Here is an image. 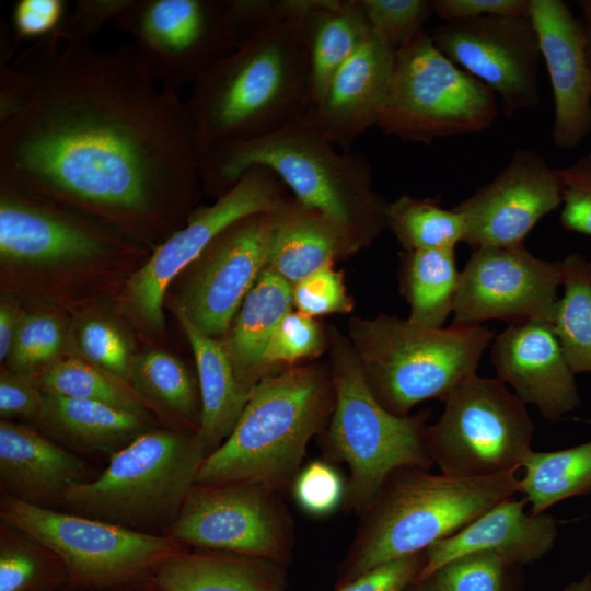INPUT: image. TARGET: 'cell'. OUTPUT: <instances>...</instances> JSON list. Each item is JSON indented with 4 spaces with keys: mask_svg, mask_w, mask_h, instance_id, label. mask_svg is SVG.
<instances>
[{
    "mask_svg": "<svg viewBox=\"0 0 591 591\" xmlns=\"http://www.w3.org/2000/svg\"><path fill=\"white\" fill-rule=\"evenodd\" d=\"M371 30L362 0H332L303 20L301 35L310 61L312 106Z\"/></svg>",
    "mask_w": 591,
    "mask_h": 591,
    "instance_id": "29",
    "label": "cell"
},
{
    "mask_svg": "<svg viewBox=\"0 0 591 591\" xmlns=\"http://www.w3.org/2000/svg\"><path fill=\"white\" fill-rule=\"evenodd\" d=\"M11 65L21 101L0 123L2 184L127 225L188 218L202 185L186 102L131 43L102 53L56 28Z\"/></svg>",
    "mask_w": 591,
    "mask_h": 591,
    "instance_id": "1",
    "label": "cell"
},
{
    "mask_svg": "<svg viewBox=\"0 0 591 591\" xmlns=\"http://www.w3.org/2000/svg\"><path fill=\"white\" fill-rule=\"evenodd\" d=\"M525 499L507 498L470 522L453 535L425 551L418 575L425 581L450 560L477 552H491L511 565L532 563L554 546L558 530L547 513H526Z\"/></svg>",
    "mask_w": 591,
    "mask_h": 591,
    "instance_id": "23",
    "label": "cell"
},
{
    "mask_svg": "<svg viewBox=\"0 0 591 591\" xmlns=\"http://www.w3.org/2000/svg\"><path fill=\"white\" fill-rule=\"evenodd\" d=\"M107 236L49 198L1 183L0 255L11 264L82 262L104 254Z\"/></svg>",
    "mask_w": 591,
    "mask_h": 591,
    "instance_id": "19",
    "label": "cell"
},
{
    "mask_svg": "<svg viewBox=\"0 0 591 591\" xmlns=\"http://www.w3.org/2000/svg\"><path fill=\"white\" fill-rule=\"evenodd\" d=\"M275 491L253 484H195L166 535L197 547L282 559L293 530Z\"/></svg>",
    "mask_w": 591,
    "mask_h": 591,
    "instance_id": "14",
    "label": "cell"
},
{
    "mask_svg": "<svg viewBox=\"0 0 591 591\" xmlns=\"http://www.w3.org/2000/svg\"><path fill=\"white\" fill-rule=\"evenodd\" d=\"M372 30L395 50L415 39L433 13L431 0H362Z\"/></svg>",
    "mask_w": 591,
    "mask_h": 591,
    "instance_id": "38",
    "label": "cell"
},
{
    "mask_svg": "<svg viewBox=\"0 0 591 591\" xmlns=\"http://www.w3.org/2000/svg\"><path fill=\"white\" fill-rule=\"evenodd\" d=\"M454 251L424 250L404 255L403 289L410 305L409 323L438 329L453 312L461 274Z\"/></svg>",
    "mask_w": 591,
    "mask_h": 591,
    "instance_id": "30",
    "label": "cell"
},
{
    "mask_svg": "<svg viewBox=\"0 0 591 591\" xmlns=\"http://www.w3.org/2000/svg\"><path fill=\"white\" fill-rule=\"evenodd\" d=\"M323 348L324 336L318 324L311 316L290 311L270 335L263 355V369L316 356Z\"/></svg>",
    "mask_w": 591,
    "mask_h": 591,
    "instance_id": "39",
    "label": "cell"
},
{
    "mask_svg": "<svg viewBox=\"0 0 591 591\" xmlns=\"http://www.w3.org/2000/svg\"><path fill=\"white\" fill-rule=\"evenodd\" d=\"M440 196L417 198L402 195L386 207V228L406 252L455 250L464 241L465 224L452 207L445 209Z\"/></svg>",
    "mask_w": 591,
    "mask_h": 591,
    "instance_id": "33",
    "label": "cell"
},
{
    "mask_svg": "<svg viewBox=\"0 0 591 591\" xmlns=\"http://www.w3.org/2000/svg\"><path fill=\"white\" fill-rule=\"evenodd\" d=\"M579 254L563 259L564 296L558 300L553 327L565 357L576 373L591 372V277Z\"/></svg>",
    "mask_w": 591,
    "mask_h": 591,
    "instance_id": "34",
    "label": "cell"
},
{
    "mask_svg": "<svg viewBox=\"0 0 591 591\" xmlns=\"http://www.w3.org/2000/svg\"><path fill=\"white\" fill-rule=\"evenodd\" d=\"M555 105L552 139L556 148H577L591 132V72L580 19L563 0H529Z\"/></svg>",
    "mask_w": 591,
    "mask_h": 591,
    "instance_id": "20",
    "label": "cell"
},
{
    "mask_svg": "<svg viewBox=\"0 0 591 591\" xmlns=\"http://www.w3.org/2000/svg\"><path fill=\"white\" fill-rule=\"evenodd\" d=\"M587 268H588V273H589V275L591 277V260L590 262L588 260Z\"/></svg>",
    "mask_w": 591,
    "mask_h": 591,
    "instance_id": "54",
    "label": "cell"
},
{
    "mask_svg": "<svg viewBox=\"0 0 591 591\" xmlns=\"http://www.w3.org/2000/svg\"><path fill=\"white\" fill-rule=\"evenodd\" d=\"M285 199V184L279 177L256 165L215 204L193 209L186 223L165 239L128 281L127 299L135 313L149 326L161 328L165 291L172 280L232 224L256 213L273 212Z\"/></svg>",
    "mask_w": 591,
    "mask_h": 591,
    "instance_id": "13",
    "label": "cell"
},
{
    "mask_svg": "<svg viewBox=\"0 0 591 591\" xmlns=\"http://www.w3.org/2000/svg\"><path fill=\"white\" fill-rule=\"evenodd\" d=\"M517 493L515 472L484 477H453L420 467L394 472L363 509L348 582L386 561L424 553Z\"/></svg>",
    "mask_w": 591,
    "mask_h": 591,
    "instance_id": "5",
    "label": "cell"
},
{
    "mask_svg": "<svg viewBox=\"0 0 591 591\" xmlns=\"http://www.w3.org/2000/svg\"><path fill=\"white\" fill-rule=\"evenodd\" d=\"M36 382L46 394L96 401L143 414L139 399L125 382L78 358L53 363Z\"/></svg>",
    "mask_w": 591,
    "mask_h": 591,
    "instance_id": "35",
    "label": "cell"
},
{
    "mask_svg": "<svg viewBox=\"0 0 591 591\" xmlns=\"http://www.w3.org/2000/svg\"><path fill=\"white\" fill-rule=\"evenodd\" d=\"M332 383L334 407L326 445L329 456L349 467L346 502L363 510L394 472L432 465L427 428L422 418L393 414L380 403L356 351L346 345L335 347Z\"/></svg>",
    "mask_w": 591,
    "mask_h": 591,
    "instance_id": "8",
    "label": "cell"
},
{
    "mask_svg": "<svg viewBox=\"0 0 591 591\" xmlns=\"http://www.w3.org/2000/svg\"><path fill=\"white\" fill-rule=\"evenodd\" d=\"M576 3L581 11L580 23L583 35L584 51L591 72V0H579Z\"/></svg>",
    "mask_w": 591,
    "mask_h": 591,
    "instance_id": "52",
    "label": "cell"
},
{
    "mask_svg": "<svg viewBox=\"0 0 591 591\" xmlns=\"http://www.w3.org/2000/svg\"><path fill=\"white\" fill-rule=\"evenodd\" d=\"M207 455L198 431H146L112 454L97 478L72 484L60 500L72 513L135 531L169 526Z\"/></svg>",
    "mask_w": 591,
    "mask_h": 591,
    "instance_id": "7",
    "label": "cell"
},
{
    "mask_svg": "<svg viewBox=\"0 0 591 591\" xmlns=\"http://www.w3.org/2000/svg\"><path fill=\"white\" fill-rule=\"evenodd\" d=\"M267 267L292 287L359 245L341 229L296 198L274 211Z\"/></svg>",
    "mask_w": 591,
    "mask_h": 591,
    "instance_id": "25",
    "label": "cell"
},
{
    "mask_svg": "<svg viewBox=\"0 0 591 591\" xmlns=\"http://www.w3.org/2000/svg\"><path fill=\"white\" fill-rule=\"evenodd\" d=\"M439 420L427 427L432 464L453 477L517 472L533 451L534 424L525 403L498 378L473 374L447 395Z\"/></svg>",
    "mask_w": 591,
    "mask_h": 591,
    "instance_id": "10",
    "label": "cell"
},
{
    "mask_svg": "<svg viewBox=\"0 0 591 591\" xmlns=\"http://www.w3.org/2000/svg\"><path fill=\"white\" fill-rule=\"evenodd\" d=\"M563 591H591V575L588 573L580 580L569 583Z\"/></svg>",
    "mask_w": 591,
    "mask_h": 591,
    "instance_id": "53",
    "label": "cell"
},
{
    "mask_svg": "<svg viewBox=\"0 0 591 591\" xmlns=\"http://www.w3.org/2000/svg\"><path fill=\"white\" fill-rule=\"evenodd\" d=\"M494 334L482 324L431 329L385 314L358 320L351 327L355 351L372 392L399 416L422 401L444 399L460 382L476 374Z\"/></svg>",
    "mask_w": 591,
    "mask_h": 591,
    "instance_id": "6",
    "label": "cell"
},
{
    "mask_svg": "<svg viewBox=\"0 0 591 591\" xmlns=\"http://www.w3.org/2000/svg\"><path fill=\"white\" fill-rule=\"evenodd\" d=\"M114 23L148 74L175 90L242 43L230 0H130Z\"/></svg>",
    "mask_w": 591,
    "mask_h": 591,
    "instance_id": "11",
    "label": "cell"
},
{
    "mask_svg": "<svg viewBox=\"0 0 591 591\" xmlns=\"http://www.w3.org/2000/svg\"><path fill=\"white\" fill-rule=\"evenodd\" d=\"M13 531L5 523L1 526L0 591H21L32 581L37 569L33 552L35 541ZM21 533V532H20Z\"/></svg>",
    "mask_w": 591,
    "mask_h": 591,
    "instance_id": "45",
    "label": "cell"
},
{
    "mask_svg": "<svg viewBox=\"0 0 591 591\" xmlns=\"http://www.w3.org/2000/svg\"><path fill=\"white\" fill-rule=\"evenodd\" d=\"M429 33L447 58L500 96L507 117L537 106L542 56L529 14L443 22Z\"/></svg>",
    "mask_w": 591,
    "mask_h": 591,
    "instance_id": "16",
    "label": "cell"
},
{
    "mask_svg": "<svg viewBox=\"0 0 591 591\" xmlns=\"http://www.w3.org/2000/svg\"><path fill=\"white\" fill-rule=\"evenodd\" d=\"M292 304V286L266 267L234 317L223 345L240 382L250 392L262 380L263 355L270 335Z\"/></svg>",
    "mask_w": 591,
    "mask_h": 591,
    "instance_id": "27",
    "label": "cell"
},
{
    "mask_svg": "<svg viewBox=\"0 0 591 591\" xmlns=\"http://www.w3.org/2000/svg\"><path fill=\"white\" fill-rule=\"evenodd\" d=\"M176 314L197 366L201 399L198 432L210 454L231 433L251 392L240 382L224 345L199 331L179 310Z\"/></svg>",
    "mask_w": 591,
    "mask_h": 591,
    "instance_id": "26",
    "label": "cell"
},
{
    "mask_svg": "<svg viewBox=\"0 0 591 591\" xmlns=\"http://www.w3.org/2000/svg\"><path fill=\"white\" fill-rule=\"evenodd\" d=\"M83 462L24 426L0 422V483L4 494L43 506L83 482Z\"/></svg>",
    "mask_w": 591,
    "mask_h": 591,
    "instance_id": "24",
    "label": "cell"
},
{
    "mask_svg": "<svg viewBox=\"0 0 591 591\" xmlns=\"http://www.w3.org/2000/svg\"><path fill=\"white\" fill-rule=\"evenodd\" d=\"M256 165L273 171L297 200L359 246L386 228L387 202L372 187L367 157L351 150L338 152L306 115L269 136L228 144L202 158V188L219 197Z\"/></svg>",
    "mask_w": 591,
    "mask_h": 591,
    "instance_id": "3",
    "label": "cell"
},
{
    "mask_svg": "<svg viewBox=\"0 0 591 591\" xmlns=\"http://www.w3.org/2000/svg\"><path fill=\"white\" fill-rule=\"evenodd\" d=\"M305 18L244 39L192 83L186 107L199 161L221 147L269 136L311 108Z\"/></svg>",
    "mask_w": 591,
    "mask_h": 591,
    "instance_id": "2",
    "label": "cell"
},
{
    "mask_svg": "<svg viewBox=\"0 0 591 591\" xmlns=\"http://www.w3.org/2000/svg\"><path fill=\"white\" fill-rule=\"evenodd\" d=\"M293 304L308 316L347 313L352 302L347 296L340 273L332 265L323 267L292 287Z\"/></svg>",
    "mask_w": 591,
    "mask_h": 591,
    "instance_id": "42",
    "label": "cell"
},
{
    "mask_svg": "<svg viewBox=\"0 0 591 591\" xmlns=\"http://www.w3.org/2000/svg\"><path fill=\"white\" fill-rule=\"evenodd\" d=\"M558 286H563V260L541 259L524 244L475 250L460 274L452 324L553 323Z\"/></svg>",
    "mask_w": 591,
    "mask_h": 591,
    "instance_id": "15",
    "label": "cell"
},
{
    "mask_svg": "<svg viewBox=\"0 0 591 591\" xmlns=\"http://www.w3.org/2000/svg\"><path fill=\"white\" fill-rule=\"evenodd\" d=\"M44 394V408L37 419L82 450L112 455L146 432L141 413L96 401Z\"/></svg>",
    "mask_w": 591,
    "mask_h": 591,
    "instance_id": "28",
    "label": "cell"
},
{
    "mask_svg": "<svg viewBox=\"0 0 591 591\" xmlns=\"http://www.w3.org/2000/svg\"><path fill=\"white\" fill-rule=\"evenodd\" d=\"M44 392L36 380L24 374L2 373L0 378V414L37 419L44 408Z\"/></svg>",
    "mask_w": 591,
    "mask_h": 591,
    "instance_id": "49",
    "label": "cell"
},
{
    "mask_svg": "<svg viewBox=\"0 0 591 591\" xmlns=\"http://www.w3.org/2000/svg\"><path fill=\"white\" fill-rule=\"evenodd\" d=\"M498 115L495 93L457 67L429 31L396 49L390 91L378 126L405 142L482 132Z\"/></svg>",
    "mask_w": 591,
    "mask_h": 591,
    "instance_id": "9",
    "label": "cell"
},
{
    "mask_svg": "<svg viewBox=\"0 0 591 591\" xmlns=\"http://www.w3.org/2000/svg\"><path fill=\"white\" fill-rule=\"evenodd\" d=\"M333 395L334 387L312 368L266 375L252 389L229 437L202 461L195 484L286 486L334 407Z\"/></svg>",
    "mask_w": 591,
    "mask_h": 591,
    "instance_id": "4",
    "label": "cell"
},
{
    "mask_svg": "<svg viewBox=\"0 0 591 591\" xmlns=\"http://www.w3.org/2000/svg\"><path fill=\"white\" fill-rule=\"evenodd\" d=\"M293 494L306 512L325 515L338 507L345 489L340 475L333 466L313 461L296 476Z\"/></svg>",
    "mask_w": 591,
    "mask_h": 591,
    "instance_id": "44",
    "label": "cell"
},
{
    "mask_svg": "<svg viewBox=\"0 0 591 591\" xmlns=\"http://www.w3.org/2000/svg\"><path fill=\"white\" fill-rule=\"evenodd\" d=\"M433 13L443 22L487 15H528L529 0H432Z\"/></svg>",
    "mask_w": 591,
    "mask_h": 591,
    "instance_id": "50",
    "label": "cell"
},
{
    "mask_svg": "<svg viewBox=\"0 0 591 591\" xmlns=\"http://www.w3.org/2000/svg\"><path fill=\"white\" fill-rule=\"evenodd\" d=\"M396 50L374 30L331 80L306 117L338 148L378 126L395 66Z\"/></svg>",
    "mask_w": 591,
    "mask_h": 591,
    "instance_id": "22",
    "label": "cell"
},
{
    "mask_svg": "<svg viewBox=\"0 0 591 591\" xmlns=\"http://www.w3.org/2000/svg\"><path fill=\"white\" fill-rule=\"evenodd\" d=\"M62 331L59 323L46 314L21 316L9 355L15 370H30L51 360L59 351Z\"/></svg>",
    "mask_w": 591,
    "mask_h": 591,
    "instance_id": "40",
    "label": "cell"
},
{
    "mask_svg": "<svg viewBox=\"0 0 591 591\" xmlns=\"http://www.w3.org/2000/svg\"><path fill=\"white\" fill-rule=\"evenodd\" d=\"M273 212L244 218L223 231L198 258L179 311L204 334L229 331L242 302L267 267Z\"/></svg>",
    "mask_w": 591,
    "mask_h": 591,
    "instance_id": "18",
    "label": "cell"
},
{
    "mask_svg": "<svg viewBox=\"0 0 591 591\" xmlns=\"http://www.w3.org/2000/svg\"><path fill=\"white\" fill-rule=\"evenodd\" d=\"M67 2L62 0H19L12 10V40H36L53 33L65 19Z\"/></svg>",
    "mask_w": 591,
    "mask_h": 591,
    "instance_id": "46",
    "label": "cell"
},
{
    "mask_svg": "<svg viewBox=\"0 0 591 591\" xmlns=\"http://www.w3.org/2000/svg\"><path fill=\"white\" fill-rule=\"evenodd\" d=\"M509 566L511 564L496 553L477 552L450 560L428 579L433 591H503Z\"/></svg>",
    "mask_w": 591,
    "mask_h": 591,
    "instance_id": "37",
    "label": "cell"
},
{
    "mask_svg": "<svg viewBox=\"0 0 591 591\" xmlns=\"http://www.w3.org/2000/svg\"><path fill=\"white\" fill-rule=\"evenodd\" d=\"M557 169L530 149H518L487 185L453 208L465 224L464 241L472 251L524 244L526 235L563 204Z\"/></svg>",
    "mask_w": 591,
    "mask_h": 591,
    "instance_id": "17",
    "label": "cell"
},
{
    "mask_svg": "<svg viewBox=\"0 0 591 591\" xmlns=\"http://www.w3.org/2000/svg\"><path fill=\"white\" fill-rule=\"evenodd\" d=\"M159 582L164 591H277L268 570L206 555H171L163 560Z\"/></svg>",
    "mask_w": 591,
    "mask_h": 591,
    "instance_id": "32",
    "label": "cell"
},
{
    "mask_svg": "<svg viewBox=\"0 0 591 591\" xmlns=\"http://www.w3.org/2000/svg\"><path fill=\"white\" fill-rule=\"evenodd\" d=\"M21 317L13 304L2 301L0 305V360L9 358Z\"/></svg>",
    "mask_w": 591,
    "mask_h": 591,
    "instance_id": "51",
    "label": "cell"
},
{
    "mask_svg": "<svg viewBox=\"0 0 591 591\" xmlns=\"http://www.w3.org/2000/svg\"><path fill=\"white\" fill-rule=\"evenodd\" d=\"M557 171L564 187L561 225L591 236V152Z\"/></svg>",
    "mask_w": 591,
    "mask_h": 591,
    "instance_id": "43",
    "label": "cell"
},
{
    "mask_svg": "<svg viewBox=\"0 0 591 591\" xmlns=\"http://www.w3.org/2000/svg\"><path fill=\"white\" fill-rule=\"evenodd\" d=\"M0 517L57 555L74 572L94 579L119 577L175 554L172 537L154 535L97 519L65 513L8 494Z\"/></svg>",
    "mask_w": 591,
    "mask_h": 591,
    "instance_id": "12",
    "label": "cell"
},
{
    "mask_svg": "<svg viewBox=\"0 0 591 591\" xmlns=\"http://www.w3.org/2000/svg\"><path fill=\"white\" fill-rule=\"evenodd\" d=\"M79 340L83 354L103 371L125 383L131 378L129 347L109 323L95 320L85 323Z\"/></svg>",
    "mask_w": 591,
    "mask_h": 591,
    "instance_id": "41",
    "label": "cell"
},
{
    "mask_svg": "<svg viewBox=\"0 0 591 591\" xmlns=\"http://www.w3.org/2000/svg\"><path fill=\"white\" fill-rule=\"evenodd\" d=\"M138 390L167 413L189 417L196 407L193 380L175 357L159 350L142 355L132 366Z\"/></svg>",
    "mask_w": 591,
    "mask_h": 591,
    "instance_id": "36",
    "label": "cell"
},
{
    "mask_svg": "<svg viewBox=\"0 0 591 591\" xmlns=\"http://www.w3.org/2000/svg\"><path fill=\"white\" fill-rule=\"evenodd\" d=\"M490 360L497 378L525 404L557 421L580 404L572 372L553 323L531 321L509 325L493 339Z\"/></svg>",
    "mask_w": 591,
    "mask_h": 591,
    "instance_id": "21",
    "label": "cell"
},
{
    "mask_svg": "<svg viewBox=\"0 0 591 591\" xmlns=\"http://www.w3.org/2000/svg\"><path fill=\"white\" fill-rule=\"evenodd\" d=\"M522 467L520 493L531 513H544L565 499L591 493V441L558 451H532Z\"/></svg>",
    "mask_w": 591,
    "mask_h": 591,
    "instance_id": "31",
    "label": "cell"
},
{
    "mask_svg": "<svg viewBox=\"0 0 591 591\" xmlns=\"http://www.w3.org/2000/svg\"><path fill=\"white\" fill-rule=\"evenodd\" d=\"M425 552L397 558L374 567L337 591H404L417 578L425 561Z\"/></svg>",
    "mask_w": 591,
    "mask_h": 591,
    "instance_id": "47",
    "label": "cell"
},
{
    "mask_svg": "<svg viewBox=\"0 0 591 591\" xmlns=\"http://www.w3.org/2000/svg\"><path fill=\"white\" fill-rule=\"evenodd\" d=\"M130 0H78L71 13L67 14L57 30L91 40L109 21L115 22Z\"/></svg>",
    "mask_w": 591,
    "mask_h": 591,
    "instance_id": "48",
    "label": "cell"
}]
</instances>
